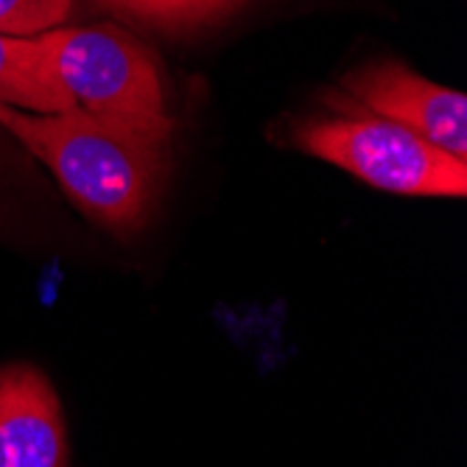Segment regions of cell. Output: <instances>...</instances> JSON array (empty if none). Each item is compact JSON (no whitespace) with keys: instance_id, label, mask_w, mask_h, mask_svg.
Wrapping results in <instances>:
<instances>
[{"instance_id":"6da1fadb","label":"cell","mask_w":467,"mask_h":467,"mask_svg":"<svg viewBox=\"0 0 467 467\" xmlns=\"http://www.w3.org/2000/svg\"><path fill=\"white\" fill-rule=\"evenodd\" d=\"M0 126L51 168L88 219L126 233L149 216L165 146L78 107L26 112L0 104Z\"/></svg>"},{"instance_id":"7a4b0ae2","label":"cell","mask_w":467,"mask_h":467,"mask_svg":"<svg viewBox=\"0 0 467 467\" xmlns=\"http://www.w3.org/2000/svg\"><path fill=\"white\" fill-rule=\"evenodd\" d=\"M70 104L160 146L174 120L165 112L157 62L135 36L115 26L54 28L39 34Z\"/></svg>"},{"instance_id":"3957f363","label":"cell","mask_w":467,"mask_h":467,"mask_svg":"<svg viewBox=\"0 0 467 467\" xmlns=\"http://www.w3.org/2000/svg\"><path fill=\"white\" fill-rule=\"evenodd\" d=\"M296 143L387 193L456 199L467 193V160L369 112L314 120L296 132Z\"/></svg>"},{"instance_id":"277c9868","label":"cell","mask_w":467,"mask_h":467,"mask_svg":"<svg viewBox=\"0 0 467 467\" xmlns=\"http://www.w3.org/2000/svg\"><path fill=\"white\" fill-rule=\"evenodd\" d=\"M345 88L364 112L400 123L437 149L467 160L464 93L442 88L400 62L361 67L345 78Z\"/></svg>"},{"instance_id":"5b68a950","label":"cell","mask_w":467,"mask_h":467,"mask_svg":"<svg viewBox=\"0 0 467 467\" xmlns=\"http://www.w3.org/2000/svg\"><path fill=\"white\" fill-rule=\"evenodd\" d=\"M0 467H70L62 403L31 364L0 367Z\"/></svg>"},{"instance_id":"8992f818","label":"cell","mask_w":467,"mask_h":467,"mask_svg":"<svg viewBox=\"0 0 467 467\" xmlns=\"http://www.w3.org/2000/svg\"><path fill=\"white\" fill-rule=\"evenodd\" d=\"M0 104L26 112H59L73 107L54 73L42 36L0 34Z\"/></svg>"},{"instance_id":"52a82bcc","label":"cell","mask_w":467,"mask_h":467,"mask_svg":"<svg viewBox=\"0 0 467 467\" xmlns=\"http://www.w3.org/2000/svg\"><path fill=\"white\" fill-rule=\"evenodd\" d=\"M70 17V0H0V34L39 36Z\"/></svg>"},{"instance_id":"ba28073f","label":"cell","mask_w":467,"mask_h":467,"mask_svg":"<svg viewBox=\"0 0 467 467\" xmlns=\"http://www.w3.org/2000/svg\"><path fill=\"white\" fill-rule=\"evenodd\" d=\"M107 4L154 20H177V0H107Z\"/></svg>"},{"instance_id":"9c48e42d","label":"cell","mask_w":467,"mask_h":467,"mask_svg":"<svg viewBox=\"0 0 467 467\" xmlns=\"http://www.w3.org/2000/svg\"><path fill=\"white\" fill-rule=\"evenodd\" d=\"M235 0H177V20H202L216 12H224Z\"/></svg>"}]
</instances>
